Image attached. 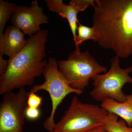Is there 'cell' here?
I'll use <instances>...</instances> for the list:
<instances>
[{
	"label": "cell",
	"mask_w": 132,
	"mask_h": 132,
	"mask_svg": "<svg viewBox=\"0 0 132 132\" xmlns=\"http://www.w3.org/2000/svg\"><path fill=\"white\" fill-rule=\"evenodd\" d=\"M69 3L78 8L80 12L85 11L89 6L94 7L95 5L94 0H72Z\"/></svg>",
	"instance_id": "16"
},
{
	"label": "cell",
	"mask_w": 132,
	"mask_h": 132,
	"mask_svg": "<svg viewBox=\"0 0 132 132\" xmlns=\"http://www.w3.org/2000/svg\"><path fill=\"white\" fill-rule=\"evenodd\" d=\"M9 60H5L3 58L2 56L0 55V76L5 74L6 72L9 65Z\"/></svg>",
	"instance_id": "18"
},
{
	"label": "cell",
	"mask_w": 132,
	"mask_h": 132,
	"mask_svg": "<svg viewBox=\"0 0 132 132\" xmlns=\"http://www.w3.org/2000/svg\"><path fill=\"white\" fill-rule=\"evenodd\" d=\"M25 35L14 25L9 26L0 36V55H7L11 59L19 54L27 44Z\"/></svg>",
	"instance_id": "9"
},
{
	"label": "cell",
	"mask_w": 132,
	"mask_h": 132,
	"mask_svg": "<svg viewBox=\"0 0 132 132\" xmlns=\"http://www.w3.org/2000/svg\"><path fill=\"white\" fill-rule=\"evenodd\" d=\"M108 114L101 106L82 103L75 95L52 132H86L104 125Z\"/></svg>",
	"instance_id": "3"
},
{
	"label": "cell",
	"mask_w": 132,
	"mask_h": 132,
	"mask_svg": "<svg viewBox=\"0 0 132 132\" xmlns=\"http://www.w3.org/2000/svg\"><path fill=\"white\" fill-rule=\"evenodd\" d=\"M95 42L119 58L132 55V0H95Z\"/></svg>",
	"instance_id": "1"
},
{
	"label": "cell",
	"mask_w": 132,
	"mask_h": 132,
	"mask_svg": "<svg viewBox=\"0 0 132 132\" xmlns=\"http://www.w3.org/2000/svg\"><path fill=\"white\" fill-rule=\"evenodd\" d=\"M28 92L24 88L16 93L3 95L0 104V132H23L28 107Z\"/></svg>",
	"instance_id": "7"
},
{
	"label": "cell",
	"mask_w": 132,
	"mask_h": 132,
	"mask_svg": "<svg viewBox=\"0 0 132 132\" xmlns=\"http://www.w3.org/2000/svg\"><path fill=\"white\" fill-rule=\"evenodd\" d=\"M45 1L50 11L59 14L62 17L68 20L75 43L77 35V25L79 22L77 15L80 12L79 10L71 3L69 5L64 4L62 0H46Z\"/></svg>",
	"instance_id": "10"
},
{
	"label": "cell",
	"mask_w": 132,
	"mask_h": 132,
	"mask_svg": "<svg viewBox=\"0 0 132 132\" xmlns=\"http://www.w3.org/2000/svg\"><path fill=\"white\" fill-rule=\"evenodd\" d=\"M48 36V31L42 29L29 36L22 51L9 59L6 72L0 76V94L31 86L36 78L43 74L47 62L43 60Z\"/></svg>",
	"instance_id": "2"
},
{
	"label": "cell",
	"mask_w": 132,
	"mask_h": 132,
	"mask_svg": "<svg viewBox=\"0 0 132 132\" xmlns=\"http://www.w3.org/2000/svg\"><path fill=\"white\" fill-rule=\"evenodd\" d=\"M58 64L59 71L69 86L83 92L94 76L107 71L87 51L75 49L67 60L58 61Z\"/></svg>",
	"instance_id": "5"
},
{
	"label": "cell",
	"mask_w": 132,
	"mask_h": 132,
	"mask_svg": "<svg viewBox=\"0 0 132 132\" xmlns=\"http://www.w3.org/2000/svg\"><path fill=\"white\" fill-rule=\"evenodd\" d=\"M119 116L108 113L104 126L108 132H132V127L128 126L124 120H118Z\"/></svg>",
	"instance_id": "12"
},
{
	"label": "cell",
	"mask_w": 132,
	"mask_h": 132,
	"mask_svg": "<svg viewBox=\"0 0 132 132\" xmlns=\"http://www.w3.org/2000/svg\"><path fill=\"white\" fill-rule=\"evenodd\" d=\"M101 106L108 113L114 114L124 120L130 127L132 124V93L127 95L123 102L109 99L102 102Z\"/></svg>",
	"instance_id": "11"
},
{
	"label": "cell",
	"mask_w": 132,
	"mask_h": 132,
	"mask_svg": "<svg viewBox=\"0 0 132 132\" xmlns=\"http://www.w3.org/2000/svg\"><path fill=\"white\" fill-rule=\"evenodd\" d=\"M119 58L117 55L113 57L109 70L92 78L94 88L90 95L96 101L102 102L109 99L119 102L126 100L127 95L122 89L127 83H132V78L130 76L132 72V65L126 68H121Z\"/></svg>",
	"instance_id": "4"
},
{
	"label": "cell",
	"mask_w": 132,
	"mask_h": 132,
	"mask_svg": "<svg viewBox=\"0 0 132 132\" xmlns=\"http://www.w3.org/2000/svg\"><path fill=\"white\" fill-rule=\"evenodd\" d=\"M78 35H77L75 44L76 50L80 51L79 46L85 41L92 40L95 42L96 34L93 27H90L82 25L79 22L78 23L77 28Z\"/></svg>",
	"instance_id": "14"
},
{
	"label": "cell",
	"mask_w": 132,
	"mask_h": 132,
	"mask_svg": "<svg viewBox=\"0 0 132 132\" xmlns=\"http://www.w3.org/2000/svg\"><path fill=\"white\" fill-rule=\"evenodd\" d=\"M131 127H132V125H131Z\"/></svg>",
	"instance_id": "20"
},
{
	"label": "cell",
	"mask_w": 132,
	"mask_h": 132,
	"mask_svg": "<svg viewBox=\"0 0 132 132\" xmlns=\"http://www.w3.org/2000/svg\"><path fill=\"white\" fill-rule=\"evenodd\" d=\"M43 100L42 97L36 94V93L29 92L27 100L28 106L39 108L42 104Z\"/></svg>",
	"instance_id": "15"
},
{
	"label": "cell",
	"mask_w": 132,
	"mask_h": 132,
	"mask_svg": "<svg viewBox=\"0 0 132 132\" xmlns=\"http://www.w3.org/2000/svg\"><path fill=\"white\" fill-rule=\"evenodd\" d=\"M48 20L37 1H32L30 6H17L12 16L13 25L29 36L40 31L41 25L47 24Z\"/></svg>",
	"instance_id": "8"
},
{
	"label": "cell",
	"mask_w": 132,
	"mask_h": 132,
	"mask_svg": "<svg viewBox=\"0 0 132 132\" xmlns=\"http://www.w3.org/2000/svg\"><path fill=\"white\" fill-rule=\"evenodd\" d=\"M86 132H108L104 126V125L98 126L88 130Z\"/></svg>",
	"instance_id": "19"
},
{
	"label": "cell",
	"mask_w": 132,
	"mask_h": 132,
	"mask_svg": "<svg viewBox=\"0 0 132 132\" xmlns=\"http://www.w3.org/2000/svg\"><path fill=\"white\" fill-rule=\"evenodd\" d=\"M40 115V112L39 108L27 107L26 111V118L30 120L38 119Z\"/></svg>",
	"instance_id": "17"
},
{
	"label": "cell",
	"mask_w": 132,
	"mask_h": 132,
	"mask_svg": "<svg viewBox=\"0 0 132 132\" xmlns=\"http://www.w3.org/2000/svg\"><path fill=\"white\" fill-rule=\"evenodd\" d=\"M43 75L45 81L40 85H35L30 92L36 93L45 90L49 94L51 102L52 110L50 115L44 121L43 126L48 132L53 131L55 123L54 117L58 107L68 95L72 93L80 95L81 90L74 89L61 73L59 69L58 61L54 58H49L45 66Z\"/></svg>",
	"instance_id": "6"
},
{
	"label": "cell",
	"mask_w": 132,
	"mask_h": 132,
	"mask_svg": "<svg viewBox=\"0 0 132 132\" xmlns=\"http://www.w3.org/2000/svg\"><path fill=\"white\" fill-rule=\"evenodd\" d=\"M16 7L15 3L0 1V36L3 34L5 26Z\"/></svg>",
	"instance_id": "13"
}]
</instances>
